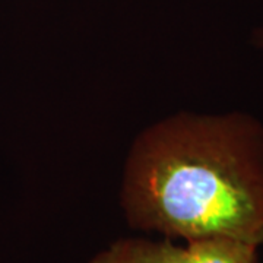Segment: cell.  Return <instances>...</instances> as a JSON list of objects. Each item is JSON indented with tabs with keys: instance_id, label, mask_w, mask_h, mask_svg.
<instances>
[{
	"instance_id": "1",
	"label": "cell",
	"mask_w": 263,
	"mask_h": 263,
	"mask_svg": "<svg viewBox=\"0 0 263 263\" xmlns=\"http://www.w3.org/2000/svg\"><path fill=\"white\" fill-rule=\"evenodd\" d=\"M122 208L135 230L263 246V124L245 113L176 114L132 146Z\"/></svg>"
},
{
	"instance_id": "2",
	"label": "cell",
	"mask_w": 263,
	"mask_h": 263,
	"mask_svg": "<svg viewBox=\"0 0 263 263\" xmlns=\"http://www.w3.org/2000/svg\"><path fill=\"white\" fill-rule=\"evenodd\" d=\"M88 263H189L186 246L173 240L120 238L97 253Z\"/></svg>"
},
{
	"instance_id": "3",
	"label": "cell",
	"mask_w": 263,
	"mask_h": 263,
	"mask_svg": "<svg viewBox=\"0 0 263 263\" xmlns=\"http://www.w3.org/2000/svg\"><path fill=\"white\" fill-rule=\"evenodd\" d=\"M257 249L253 243L230 237L186 241L189 263H259Z\"/></svg>"
},
{
	"instance_id": "4",
	"label": "cell",
	"mask_w": 263,
	"mask_h": 263,
	"mask_svg": "<svg viewBox=\"0 0 263 263\" xmlns=\"http://www.w3.org/2000/svg\"><path fill=\"white\" fill-rule=\"evenodd\" d=\"M252 41H253L254 46L263 48V27L262 28L254 29L253 35H252Z\"/></svg>"
}]
</instances>
